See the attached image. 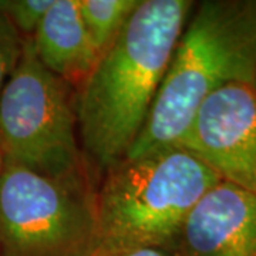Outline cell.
I'll return each instance as SVG.
<instances>
[{
  "mask_svg": "<svg viewBox=\"0 0 256 256\" xmlns=\"http://www.w3.org/2000/svg\"><path fill=\"white\" fill-rule=\"evenodd\" d=\"M191 0H141L126 28L74 90L78 140L92 168L121 162L146 126Z\"/></svg>",
  "mask_w": 256,
  "mask_h": 256,
  "instance_id": "cell-1",
  "label": "cell"
},
{
  "mask_svg": "<svg viewBox=\"0 0 256 256\" xmlns=\"http://www.w3.org/2000/svg\"><path fill=\"white\" fill-rule=\"evenodd\" d=\"M255 76L256 0L194 6L146 126L126 158L176 146L210 96L229 84L254 86Z\"/></svg>",
  "mask_w": 256,
  "mask_h": 256,
  "instance_id": "cell-2",
  "label": "cell"
},
{
  "mask_svg": "<svg viewBox=\"0 0 256 256\" xmlns=\"http://www.w3.org/2000/svg\"><path fill=\"white\" fill-rule=\"evenodd\" d=\"M97 185L100 250H170L192 208L220 178L182 146L122 160Z\"/></svg>",
  "mask_w": 256,
  "mask_h": 256,
  "instance_id": "cell-3",
  "label": "cell"
},
{
  "mask_svg": "<svg viewBox=\"0 0 256 256\" xmlns=\"http://www.w3.org/2000/svg\"><path fill=\"white\" fill-rule=\"evenodd\" d=\"M3 161L54 180H94L82 152L74 88L38 60L32 37L0 92Z\"/></svg>",
  "mask_w": 256,
  "mask_h": 256,
  "instance_id": "cell-4",
  "label": "cell"
},
{
  "mask_svg": "<svg viewBox=\"0 0 256 256\" xmlns=\"http://www.w3.org/2000/svg\"><path fill=\"white\" fill-rule=\"evenodd\" d=\"M98 250L94 180H54L3 161L0 256H96Z\"/></svg>",
  "mask_w": 256,
  "mask_h": 256,
  "instance_id": "cell-5",
  "label": "cell"
},
{
  "mask_svg": "<svg viewBox=\"0 0 256 256\" xmlns=\"http://www.w3.org/2000/svg\"><path fill=\"white\" fill-rule=\"evenodd\" d=\"M200 158L220 181L256 194V92L229 84L210 96L178 146Z\"/></svg>",
  "mask_w": 256,
  "mask_h": 256,
  "instance_id": "cell-6",
  "label": "cell"
},
{
  "mask_svg": "<svg viewBox=\"0 0 256 256\" xmlns=\"http://www.w3.org/2000/svg\"><path fill=\"white\" fill-rule=\"evenodd\" d=\"M171 256H256V194L220 181L192 208Z\"/></svg>",
  "mask_w": 256,
  "mask_h": 256,
  "instance_id": "cell-7",
  "label": "cell"
},
{
  "mask_svg": "<svg viewBox=\"0 0 256 256\" xmlns=\"http://www.w3.org/2000/svg\"><path fill=\"white\" fill-rule=\"evenodd\" d=\"M32 43L42 64L74 90L100 57L82 23L77 0H54L32 36Z\"/></svg>",
  "mask_w": 256,
  "mask_h": 256,
  "instance_id": "cell-8",
  "label": "cell"
},
{
  "mask_svg": "<svg viewBox=\"0 0 256 256\" xmlns=\"http://www.w3.org/2000/svg\"><path fill=\"white\" fill-rule=\"evenodd\" d=\"M141 0H77L82 23L101 56L116 42Z\"/></svg>",
  "mask_w": 256,
  "mask_h": 256,
  "instance_id": "cell-9",
  "label": "cell"
},
{
  "mask_svg": "<svg viewBox=\"0 0 256 256\" xmlns=\"http://www.w3.org/2000/svg\"><path fill=\"white\" fill-rule=\"evenodd\" d=\"M54 0H0V12L24 37H32Z\"/></svg>",
  "mask_w": 256,
  "mask_h": 256,
  "instance_id": "cell-10",
  "label": "cell"
},
{
  "mask_svg": "<svg viewBox=\"0 0 256 256\" xmlns=\"http://www.w3.org/2000/svg\"><path fill=\"white\" fill-rule=\"evenodd\" d=\"M24 43L26 37L0 12V92L18 67Z\"/></svg>",
  "mask_w": 256,
  "mask_h": 256,
  "instance_id": "cell-11",
  "label": "cell"
},
{
  "mask_svg": "<svg viewBox=\"0 0 256 256\" xmlns=\"http://www.w3.org/2000/svg\"><path fill=\"white\" fill-rule=\"evenodd\" d=\"M96 256H171L170 250L158 248H138L121 250H98Z\"/></svg>",
  "mask_w": 256,
  "mask_h": 256,
  "instance_id": "cell-12",
  "label": "cell"
},
{
  "mask_svg": "<svg viewBox=\"0 0 256 256\" xmlns=\"http://www.w3.org/2000/svg\"><path fill=\"white\" fill-rule=\"evenodd\" d=\"M2 165H3V156L0 154V171H2Z\"/></svg>",
  "mask_w": 256,
  "mask_h": 256,
  "instance_id": "cell-13",
  "label": "cell"
},
{
  "mask_svg": "<svg viewBox=\"0 0 256 256\" xmlns=\"http://www.w3.org/2000/svg\"><path fill=\"white\" fill-rule=\"evenodd\" d=\"M254 88H255V92H256V76H255V82H254Z\"/></svg>",
  "mask_w": 256,
  "mask_h": 256,
  "instance_id": "cell-14",
  "label": "cell"
}]
</instances>
